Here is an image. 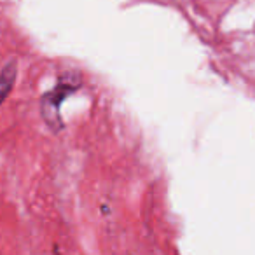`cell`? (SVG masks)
<instances>
[{
  "label": "cell",
  "instance_id": "7a4b0ae2",
  "mask_svg": "<svg viewBox=\"0 0 255 255\" xmlns=\"http://www.w3.org/2000/svg\"><path fill=\"white\" fill-rule=\"evenodd\" d=\"M16 79V61L11 60L4 65L2 68V75H0V91H2V100L7 98V95L11 93V88L14 84Z\"/></svg>",
  "mask_w": 255,
  "mask_h": 255
},
{
  "label": "cell",
  "instance_id": "6da1fadb",
  "mask_svg": "<svg viewBox=\"0 0 255 255\" xmlns=\"http://www.w3.org/2000/svg\"><path fill=\"white\" fill-rule=\"evenodd\" d=\"M68 89H72L70 86H65V88H58L54 89L53 93L46 95L42 98V116L44 119L47 121L49 126H53L54 129H60L61 128V123H60V112H58V107H60V102H61V96H65L68 93Z\"/></svg>",
  "mask_w": 255,
  "mask_h": 255
}]
</instances>
